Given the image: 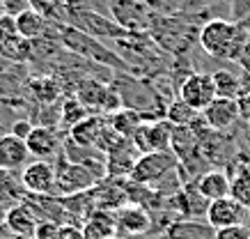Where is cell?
<instances>
[{"label":"cell","instance_id":"6da1fadb","mask_svg":"<svg viewBox=\"0 0 250 239\" xmlns=\"http://www.w3.org/2000/svg\"><path fill=\"white\" fill-rule=\"evenodd\" d=\"M58 39H60V44L67 48L69 53L78 55V58H83V60L97 62L104 69L120 71V74H138L136 67H133L131 62H126L120 53L106 48L101 44V39L92 37V35H87V32H83V30H78L76 25H71V23L58 25Z\"/></svg>","mask_w":250,"mask_h":239},{"label":"cell","instance_id":"7a4b0ae2","mask_svg":"<svg viewBox=\"0 0 250 239\" xmlns=\"http://www.w3.org/2000/svg\"><path fill=\"white\" fill-rule=\"evenodd\" d=\"M197 44L202 46L207 55L218 60H234L241 55V51L248 44V30L243 21L232 19H209L200 28Z\"/></svg>","mask_w":250,"mask_h":239},{"label":"cell","instance_id":"3957f363","mask_svg":"<svg viewBox=\"0 0 250 239\" xmlns=\"http://www.w3.org/2000/svg\"><path fill=\"white\" fill-rule=\"evenodd\" d=\"M149 37L163 53L182 58L200 39V28L195 25V21L190 16L154 14L152 25H149Z\"/></svg>","mask_w":250,"mask_h":239},{"label":"cell","instance_id":"277c9868","mask_svg":"<svg viewBox=\"0 0 250 239\" xmlns=\"http://www.w3.org/2000/svg\"><path fill=\"white\" fill-rule=\"evenodd\" d=\"M67 16L71 19V25H76L78 30L87 32L97 39H117L124 37L126 30L122 28L113 16L99 14L94 9H87L83 0H67Z\"/></svg>","mask_w":250,"mask_h":239},{"label":"cell","instance_id":"5b68a950","mask_svg":"<svg viewBox=\"0 0 250 239\" xmlns=\"http://www.w3.org/2000/svg\"><path fill=\"white\" fill-rule=\"evenodd\" d=\"M81 104H83L87 110H101V113H117L124 108V101H122V94L115 90L113 85L101 83L99 78H83L81 83L76 85V92H74Z\"/></svg>","mask_w":250,"mask_h":239},{"label":"cell","instance_id":"8992f818","mask_svg":"<svg viewBox=\"0 0 250 239\" xmlns=\"http://www.w3.org/2000/svg\"><path fill=\"white\" fill-rule=\"evenodd\" d=\"M97 175L83 163H76L71 159H60L55 163V193L58 196H76V193L90 191L97 186Z\"/></svg>","mask_w":250,"mask_h":239},{"label":"cell","instance_id":"52a82bcc","mask_svg":"<svg viewBox=\"0 0 250 239\" xmlns=\"http://www.w3.org/2000/svg\"><path fill=\"white\" fill-rule=\"evenodd\" d=\"M177 166H179V161H177V156L172 152H147V154L138 156L129 179L136 182V184L156 186L166 175L177 170Z\"/></svg>","mask_w":250,"mask_h":239},{"label":"cell","instance_id":"ba28073f","mask_svg":"<svg viewBox=\"0 0 250 239\" xmlns=\"http://www.w3.org/2000/svg\"><path fill=\"white\" fill-rule=\"evenodd\" d=\"M172 136L174 127L167 122L166 117L161 120H145L133 133V147L140 154L147 152H172Z\"/></svg>","mask_w":250,"mask_h":239},{"label":"cell","instance_id":"9c48e42d","mask_svg":"<svg viewBox=\"0 0 250 239\" xmlns=\"http://www.w3.org/2000/svg\"><path fill=\"white\" fill-rule=\"evenodd\" d=\"M110 16L126 32H149L154 12L143 0H110Z\"/></svg>","mask_w":250,"mask_h":239},{"label":"cell","instance_id":"30bf717a","mask_svg":"<svg viewBox=\"0 0 250 239\" xmlns=\"http://www.w3.org/2000/svg\"><path fill=\"white\" fill-rule=\"evenodd\" d=\"M216 83H213V74L205 71H190L188 76L179 85V99L186 101L190 108H195L197 113H202L213 99H216Z\"/></svg>","mask_w":250,"mask_h":239},{"label":"cell","instance_id":"8fae6325","mask_svg":"<svg viewBox=\"0 0 250 239\" xmlns=\"http://www.w3.org/2000/svg\"><path fill=\"white\" fill-rule=\"evenodd\" d=\"M21 184L32 196L55 193V163L46 159H35L21 170Z\"/></svg>","mask_w":250,"mask_h":239},{"label":"cell","instance_id":"7c38bea8","mask_svg":"<svg viewBox=\"0 0 250 239\" xmlns=\"http://www.w3.org/2000/svg\"><path fill=\"white\" fill-rule=\"evenodd\" d=\"M248 214L250 212L243 207L241 202H236L232 196H228V198H220V200L209 202L205 221L211 225L213 230H220V228H229V225L243 223Z\"/></svg>","mask_w":250,"mask_h":239},{"label":"cell","instance_id":"4fadbf2b","mask_svg":"<svg viewBox=\"0 0 250 239\" xmlns=\"http://www.w3.org/2000/svg\"><path fill=\"white\" fill-rule=\"evenodd\" d=\"M202 117H205V122L209 124V129H213V131H218V133L228 131V129H232L236 124V120L241 117L239 101L225 99V97H216V99L202 110Z\"/></svg>","mask_w":250,"mask_h":239},{"label":"cell","instance_id":"5bb4252c","mask_svg":"<svg viewBox=\"0 0 250 239\" xmlns=\"http://www.w3.org/2000/svg\"><path fill=\"white\" fill-rule=\"evenodd\" d=\"M117 225H120L122 237H138L152 228V216L147 214V209L136 202H126L120 209H115Z\"/></svg>","mask_w":250,"mask_h":239},{"label":"cell","instance_id":"9a60e30c","mask_svg":"<svg viewBox=\"0 0 250 239\" xmlns=\"http://www.w3.org/2000/svg\"><path fill=\"white\" fill-rule=\"evenodd\" d=\"M83 230V239H120V225L113 209H94L87 218Z\"/></svg>","mask_w":250,"mask_h":239},{"label":"cell","instance_id":"2e32d148","mask_svg":"<svg viewBox=\"0 0 250 239\" xmlns=\"http://www.w3.org/2000/svg\"><path fill=\"white\" fill-rule=\"evenodd\" d=\"M28 152L35 159H46L51 161L58 150H60V136H58V129L55 127H44V124H35L32 133L28 136Z\"/></svg>","mask_w":250,"mask_h":239},{"label":"cell","instance_id":"e0dca14e","mask_svg":"<svg viewBox=\"0 0 250 239\" xmlns=\"http://www.w3.org/2000/svg\"><path fill=\"white\" fill-rule=\"evenodd\" d=\"M28 143L21 138H16L12 133L0 136V170L5 173H14V170H23L28 166Z\"/></svg>","mask_w":250,"mask_h":239},{"label":"cell","instance_id":"ac0fdd59","mask_svg":"<svg viewBox=\"0 0 250 239\" xmlns=\"http://www.w3.org/2000/svg\"><path fill=\"white\" fill-rule=\"evenodd\" d=\"M108 122L104 120L101 115H87L83 117L76 127H71V131H69V138L74 140L78 147H94L97 150V143L101 140L104 131H106Z\"/></svg>","mask_w":250,"mask_h":239},{"label":"cell","instance_id":"d6986e66","mask_svg":"<svg viewBox=\"0 0 250 239\" xmlns=\"http://www.w3.org/2000/svg\"><path fill=\"white\" fill-rule=\"evenodd\" d=\"M197 191L205 196L209 202L220 200V198H228L229 189H232V177H229L225 170H207L200 177L195 179Z\"/></svg>","mask_w":250,"mask_h":239},{"label":"cell","instance_id":"ffe728a7","mask_svg":"<svg viewBox=\"0 0 250 239\" xmlns=\"http://www.w3.org/2000/svg\"><path fill=\"white\" fill-rule=\"evenodd\" d=\"M5 225L9 228V232H14L16 237H35V232H37V216L32 214V209L28 205H14V207L7 209V218H5Z\"/></svg>","mask_w":250,"mask_h":239},{"label":"cell","instance_id":"44dd1931","mask_svg":"<svg viewBox=\"0 0 250 239\" xmlns=\"http://www.w3.org/2000/svg\"><path fill=\"white\" fill-rule=\"evenodd\" d=\"M216 230L207 221L184 218V221H170L166 228V239H213Z\"/></svg>","mask_w":250,"mask_h":239},{"label":"cell","instance_id":"7402d4cb","mask_svg":"<svg viewBox=\"0 0 250 239\" xmlns=\"http://www.w3.org/2000/svg\"><path fill=\"white\" fill-rule=\"evenodd\" d=\"M28 90L44 106H51L55 101H60V97H62V83L55 76H51V74L28 78Z\"/></svg>","mask_w":250,"mask_h":239},{"label":"cell","instance_id":"603a6c76","mask_svg":"<svg viewBox=\"0 0 250 239\" xmlns=\"http://www.w3.org/2000/svg\"><path fill=\"white\" fill-rule=\"evenodd\" d=\"M35 55V46L30 39L14 35L7 42H0V60L12 62V65H25L28 60H32Z\"/></svg>","mask_w":250,"mask_h":239},{"label":"cell","instance_id":"cb8c5ba5","mask_svg":"<svg viewBox=\"0 0 250 239\" xmlns=\"http://www.w3.org/2000/svg\"><path fill=\"white\" fill-rule=\"evenodd\" d=\"M16 30H19V35L25 39H30V42H35V39L44 37L46 32V19L42 12H37L35 7H28L25 12H21V14L16 16Z\"/></svg>","mask_w":250,"mask_h":239},{"label":"cell","instance_id":"d4e9b609","mask_svg":"<svg viewBox=\"0 0 250 239\" xmlns=\"http://www.w3.org/2000/svg\"><path fill=\"white\" fill-rule=\"evenodd\" d=\"M143 122H145V117L140 115L138 110H133V108H122V110H117V113H113V115L108 117V124L120 133L122 138H126V140L133 138L136 129Z\"/></svg>","mask_w":250,"mask_h":239},{"label":"cell","instance_id":"484cf974","mask_svg":"<svg viewBox=\"0 0 250 239\" xmlns=\"http://www.w3.org/2000/svg\"><path fill=\"white\" fill-rule=\"evenodd\" d=\"M213 83H216V94L225 99H236L241 94L243 81L241 76L232 74L229 69H216L213 71Z\"/></svg>","mask_w":250,"mask_h":239},{"label":"cell","instance_id":"4316f807","mask_svg":"<svg viewBox=\"0 0 250 239\" xmlns=\"http://www.w3.org/2000/svg\"><path fill=\"white\" fill-rule=\"evenodd\" d=\"M197 113L195 108H190L186 101H182V99H174V101H170L166 106V120L172 127H190V124L197 120Z\"/></svg>","mask_w":250,"mask_h":239},{"label":"cell","instance_id":"83f0119b","mask_svg":"<svg viewBox=\"0 0 250 239\" xmlns=\"http://www.w3.org/2000/svg\"><path fill=\"white\" fill-rule=\"evenodd\" d=\"M90 115V110L76 99V97H69V99L60 101V127L71 131V127H76L83 117Z\"/></svg>","mask_w":250,"mask_h":239},{"label":"cell","instance_id":"f1b7e54d","mask_svg":"<svg viewBox=\"0 0 250 239\" xmlns=\"http://www.w3.org/2000/svg\"><path fill=\"white\" fill-rule=\"evenodd\" d=\"M229 196H232L236 202H241L243 207L250 212V170H239L234 177H232Z\"/></svg>","mask_w":250,"mask_h":239},{"label":"cell","instance_id":"f546056e","mask_svg":"<svg viewBox=\"0 0 250 239\" xmlns=\"http://www.w3.org/2000/svg\"><path fill=\"white\" fill-rule=\"evenodd\" d=\"M213 239H250V228L246 223L229 225V228H220V230H216Z\"/></svg>","mask_w":250,"mask_h":239},{"label":"cell","instance_id":"4dcf8cb0","mask_svg":"<svg viewBox=\"0 0 250 239\" xmlns=\"http://www.w3.org/2000/svg\"><path fill=\"white\" fill-rule=\"evenodd\" d=\"M14 35H19V30H16V19L5 14L0 19V42H7V39L14 37Z\"/></svg>","mask_w":250,"mask_h":239},{"label":"cell","instance_id":"1f68e13d","mask_svg":"<svg viewBox=\"0 0 250 239\" xmlns=\"http://www.w3.org/2000/svg\"><path fill=\"white\" fill-rule=\"evenodd\" d=\"M9 129H12V131H9L12 136H16V138H21V140H28V136H30L32 129H35V124H32L30 120H16Z\"/></svg>","mask_w":250,"mask_h":239},{"label":"cell","instance_id":"d6a6232c","mask_svg":"<svg viewBox=\"0 0 250 239\" xmlns=\"http://www.w3.org/2000/svg\"><path fill=\"white\" fill-rule=\"evenodd\" d=\"M2 5H5V14L14 16V19L21 14V12H25V9L30 7L28 0H2Z\"/></svg>","mask_w":250,"mask_h":239},{"label":"cell","instance_id":"836d02e7","mask_svg":"<svg viewBox=\"0 0 250 239\" xmlns=\"http://www.w3.org/2000/svg\"><path fill=\"white\" fill-rule=\"evenodd\" d=\"M5 218H7V207H5V205L0 202V225L5 223Z\"/></svg>","mask_w":250,"mask_h":239},{"label":"cell","instance_id":"e575fe53","mask_svg":"<svg viewBox=\"0 0 250 239\" xmlns=\"http://www.w3.org/2000/svg\"><path fill=\"white\" fill-rule=\"evenodd\" d=\"M5 16V5H2V0H0V19Z\"/></svg>","mask_w":250,"mask_h":239},{"label":"cell","instance_id":"d590c367","mask_svg":"<svg viewBox=\"0 0 250 239\" xmlns=\"http://www.w3.org/2000/svg\"><path fill=\"white\" fill-rule=\"evenodd\" d=\"M248 44H250V30H248Z\"/></svg>","mask_w":250,"mask_h":239},{"label":"cell","instance_id":"8d00e7d4","mask_svg":"<svg viewBox=\"0 0 250 239\" xmlns=\"http://www.w3.org/2000/svg\"><path fill=\"white\" fill-rule=\"evenodd\" d=\"M225 2H232V0H225Z\"/></svg>","mask_w":250,"mask_h":239},{"label":"cell","instance_id":"74e56055","mask_svg":"<svg viewBox=\"0 0 250 239\" xmlns=\"http://www.w3.org/2000/svg\"><path fill=\"white\" fill-rule=\"evenodd\" d=\"M81 239H83V237H81Z\"/></svg>","mask_w":250,"mask_h":239},{"label":"cell","instance_id":"f35d334b","mask_svg":"<svg viewBox=\"0 0 250 239\" xmlns=\"http://www.w3.org/2000/svg\"><path fill=\"white\" fill-rule=\"evenodd\" d=\"M248 2H250V0H248Z\"/></svg>","mask_w":250,"mask_h":239}]
</instances>
